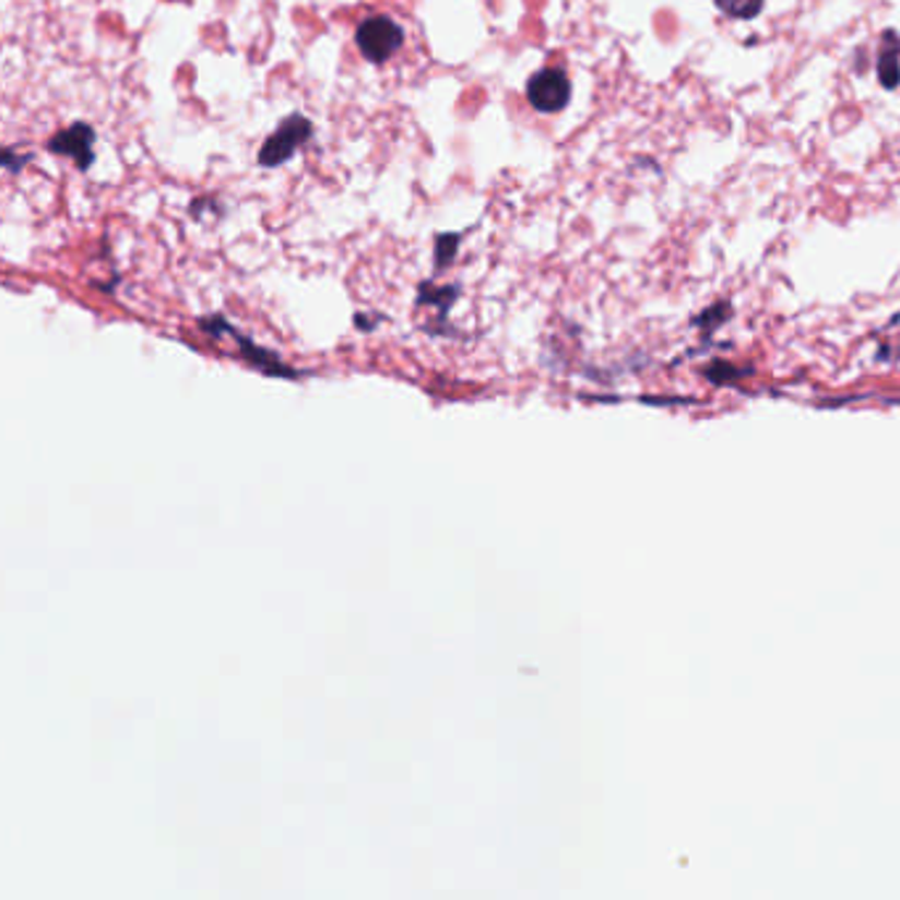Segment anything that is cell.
Returning a JSON list of instances; mask_svg holds the SVG:
<instances>
[{"label":"cell","instance_id":"cell-2","mask_svg":"<svg viewBox=\"0 0 900 900\" xmlns=\"http://www.w3.org/2000/svg\"><path fill=\"white\" fill-rule=\"evenodd\" d=\"M312 122L301 114H294V117L283 119L281 127L268 138V143L259 151V164L262 167H281V164L288 162L296 151L301 149L304 143H309L312 138Z\"/></svg>","mask_w":900,"mask_h":900},{"label":"cell","instance_id":"cell-6","mask_svg":"<svg viewBox=\"0 0 900 900\" xmlns=\"http://www.w3.org/2000/svg\"><path fill=\"white\" fill-rule=\"evenodd\" d=\"M715 5L732 19H756L763 9V0H715Z\"/></svg>","mask_w":900,"mask_h":900},{"label":"cell","instance_id":"cell-7","mask_svg":"<svg viewBox=\"0 0 900 900\" xmlns=\"http://www.w3.org/2000/svg\"><path fill=\"white\" fill-rule=\"evenodd\" d=\"M458 246H460L458 236H441L439 240H436V264L441 268V264L452 262V253Z\"/></svg>","mask_w":900,"mask_h":900},{"label":"cell","instance_id":"cell-1","mask_svg":"<svg viewBox=\"0 0 900 900\" xmlns=\"http://www.w3.org/2000/svg\"><path fill=\"white\" fill-rule=\"evenodd\" d=\"M359 54L372 63H386L404 46V29L391 16H370L354 32Z\"/></svg>","mask_w":900,"mask_h":900},{"label":"cell","instance_id":"cell-5","mask_svg":"<svg viewBox=\"0 0 900 900\" xmlns=\"http://www.w3.org/2000/svg\"><path fill=\"white\" fill-rule=\"evenodd\" d=\"M877 72H879V82H883L885 91H896V87L900 85V37L896 35V32H885L883 35Z\"/></svg>","mask_w":900,"mask_h":900},{"label":"cell","instance_id":"cell-3","mask_svg":"<svg viewBox=\"0 0 900 900\" xmlns=\"http://www.w3.org/2000/svg\"><path fill=\"white\" fill-rule=\"evenodd\" d=\"M529 104L538 114H557L568 106L570 100V80L562 69H542L529 80L525 87Z\"/></svg>","mask_w":900,"mask_h":900},{"label":"cell","instance_id":"cell-4","mask_svg":"<svg viewBox=\"0 0 900 900\" xmlns=\"http://www.w3.org/2000/svg\"><path fill=\"white\" fill-rule=\"evenodd\" d=\"M93 145H95V130L91 125L85 122H74L72 127H67V130L56 132L54 138L48 141V151H54V154L59 156H69L74 158V164L85 173V169H91L93 164Z\"/></svg>","mask_w":900,"mask_h":900}]
</instances>
